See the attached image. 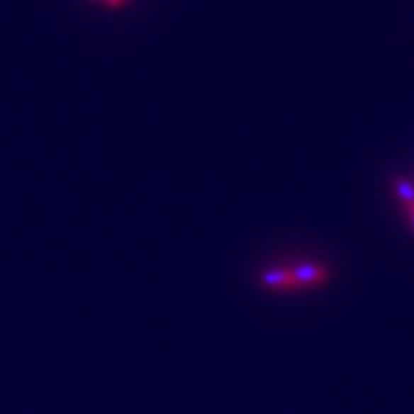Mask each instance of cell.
I'll use <instances>...</instances> for the list:
<instances>
[{
    "mask_svg": "<svg viewBox=\"0 0 414 414\" xmlns=\"http://www.w3.org/2000/svg\"><path fill=\"white\" fill-rule=\"evenodd\" d=\"M330 272L318 262L276 264L257 273L259 286L273 292H296L321 286L328 280Z\"/></svg>",
    "mask_w": 414,
    "mask_h": 414,
    "instance_id": "6da1fadb",
    "label": "cell"
},
{
    "mask_svg": "<svg viewBox=\"0 0 414 414\" xmlns=\"http://www.w3.org/2000/svg\"><path fill=\"white\" fill-rule=\"evenodd\" d=\"M393 189H396L397 197L404 202L405 206H413L414 204V185L405 178H399L393 183Z\"/></svg>",
    "mask_w": 414,
    "mask_h": 414,
    "instance_id": "7a4b0ae2",
    "label": "cell"
},
{
    "mask_svg": "<svg viewBox=\"0 0 414 414\" xmlns=\"http://www.w3.org/2000/svg\"><path fill=\"white\" fill-rule=\"evenodd\" d=\"M408 213H409V220H411V226L414 230V204L408 207Z\"/></svg>",
    "mask_w": 414,
    "mask_h": 414,
    "instance_id": "3957f363",
    "label": "cell"
},
{
    "mask_svg": "<svg viewBox=\"0 0 414 414\" xmlns=\"http://www.w3.org/2000/svg\"><path fill=\"white\" fill-rule=\"evenodd\" d=\"M123 0H107V4H111V6H116V4H121Z\"/></svg>",
    "mask_w": 414,
    "mask_h": 414,
    "instance_id": "277c9868",
    "label": "cell"
}]
</instances>
